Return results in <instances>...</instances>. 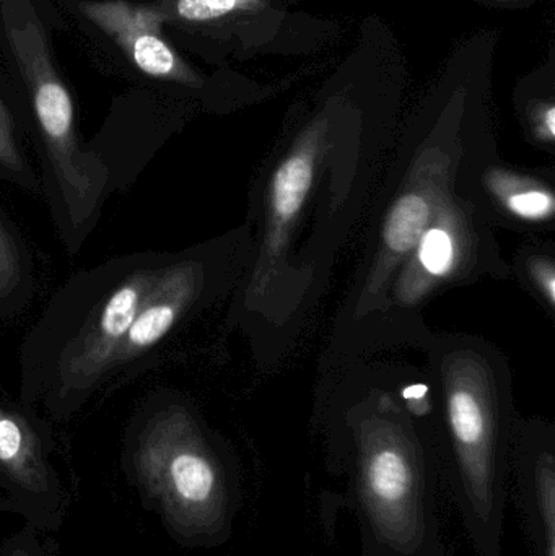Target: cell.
<instances>
[{"mask_svg":"<svg viewBox=\"0 0 555 556\" xmlns=\"http://www.w3.org/2000/svg\"><path fill=\"white\" fill-rule=\"evenodd\" d=\"M173 257L124 254L65 281L23 339V405L67 417L104 388L121 342Z\"/></svg>","mask_w":555,"mask_h":556,"instance_id":"obj_1","label":"cell"},{"mask_svg":"<svg viewBox=\"0 0 555 556\" xmlns=\"http://www.w3.org/2000/svg\"><path fill=\"white\" fill-rule=\"evenodd\" d=\"M7 36L31 101L41 159V194L68 256H77L114 191L104 160L85 149L74 103L52 65L45 33L25 0H5Z\"/></svg>","mask_w":555,"mask_h":556,"instance_id":"obj_2","label":"cell"},{"mask_svg":"<svg viewBox=\"0 0 555 556\" xmlns=\"http://www.w3.org/2000/svg\"><path fill=\"white\" fill-rule=\"evenodd\" d=\"M134 464L143 485L172 511L201 508L214 493V467L198 446L191 417L179 405H162L146 415Z\"/></svg>","mask_w":555,"mask_h":556,"instance_id":"obj_3","label":"cell"},{"mask_svg":"<svg viewBox=\"0 0 555 556\" xmlns=\"http://www.w3.org/2000/svg\"><path fill=\"white\" fill-rule=\"evenodd\" d=\"M207 283L198 257L175 254L121 342L110 381L159 349L201 300Z\"/></svg>","mask_w":555,"mask_h":556,"instance_id":"obj_4","label":"cell"},{"mask_svg":"<svg viewBox=\"0 0 555 556\" xmlns=\"http://www.w3.org/2000/svg\"><path fill=\"white\" fill-rule=\"evenodd\" d=\"M81 13L111 36L143 74L194 84L192 72L162 35L159 10L126 0L81 3Z\"/></svg>","mask_w":555,"mask_h":556,"instance_id":"obj_5","label":"cell"},{"mask_svg":"<svg viewBox=\"0 0 555 556\" xmlns=\"http://www.w3.org/2000/svg\"><path fill=\"white\" fill-rule=\"evenodd\" d=\"M316 153L318 136H310L274 173L269 191L270 247H280L287 228L305 204L315 178Z\"/></svg>","mask_w":555,"mask_h":556,"instance_id":"obj_6","label":"cell"},{"mask_svg":"<svg viewBox=\"0 0 555 556\" xmlns=\"http://www.w3.org/2000/svg\"><path fill=\"white\" fill-rule=\"evenodd\" d=\"M0 467L29 492L48 490L42 443L31 420L0 401Z\"/></svg>","mask_w":555,"mask_h":556,"instance_id":"obj_7","label":"cell"},{"mask_svg":"<svg viewBox=\"0 0 555 556\" xmlns=\"http://www.w3.org/2000/svg\"><path fill=\"white\" fill-rule=\"evenodd\" d=\"M31 254L15 225L0 211V320L16 319L31 303Z\"/></svg>","mask_w":555,"mask_h":556,"instance_id":"obj_8","label":"cell"},{"mask_svg":"<svg viewBox=\"0 0 555 556\" xmlns=\"http://www.w3.org/2000/svg\"><path fill=\"white\" fill-rule=\"evenodd\" d=\"M416 248V280L409 281L403 291L407 300L419 296L430 283L449 277L458 266L463 240L455 218L450 214L432 218Z\"/></svg>","mask_w":555,"mask_h":556,"instance_id":"obj_9","label":"cell"},{"mask_svg":"<svg viewBox=\"0 0 555 556\" xmlns=\"http://www.w3.org/2000/svg\"><path fill=\"white\" fill-rule=\"evenodd\" d=\"M433 208L422 191H407L394 202L384 224L383 243L388 257L398 260L414 250L432 222Z\"/></svg>","mask_w":555,"mask_h":556,"instance_id":"obj_10","label":"cell"},{"mask_svg":"<svg viewBox=\"0 0 555 556\" xmlns=\"http://www.w3.org/2000/svg\"><path fill=\"white\" fill-rule=\"evenodd\" d=\"M0 181L22 189L28 194H41L38 172L23 150L18 127L12 114L0 100Z\"/></svg>","mask_w":555,"mask_h":556,"instance_id":"obj_11","label":"cell"},{"mask_svg":"<svg viewBox=\"0 0 555 556\" xmlns=\"http://www.w3.org/2000/svg\"><path fill=\"white\" fill-rule=\"evenodd\" d=\"M492 189L521 220L544 222L554 215V195L543 186L501 173L492 178Z\"/></svg>","mask_w":555,"mask_h":556,"instance_id":"obj_12","label":"cell"},{"mask_svg":"<svg viewBox=\"0 0 555 556\" xmlns=\"http://www.w3.org/2000/svg\"><path fill=\"white\" fill-rule=\"evenodd\" d=\"M449 415L459 443L476 446L485 433V412L478 384L468 379L449 382Z\"/></svg>","mask_w":555,"mask_h":556,"instance_id":"obj_13","label":"cell"},{"mask_svg":"<svg viewBox=\"0 0 555 556\" xmlns=\"http://www.w3.org/2000/svg\"><path fill=\"white\" fill-rule=\"evenodd\" d=\"M370 477L371 486L377 495L390 500V502L401 498L409 483L406 464H404L403 457L394 451H383L375 457L371 463Z\"/></svg>","mask_w":555,"mask_h":556,"instance_id":"obj_14","label":"cell"},{"mask_svg":"<svg viewBox=\"0 0 555 556\" xmlns=\"http://www.w3.org/2000/svg\"><path fill=\"white\" fill-rule=\"evenodd\" d=\"M261 0H176L175 15L185 22L202 23L254 9Z\"/></svg>","mask_w":555,"mask_h":556,"instance_id":"obj_15","label":"cell"},{"mask_svg":"<svg viewBox=\"0 0 555 556\" xmlns=\"http://www.w3.org/2000/svg\"><path fill=\"white\" fill-rule=\"evenodd\" d=\"M531 273H533L534 280H537L538 287L540 290L546 294L547 301L551 304H554L555 301V273H554V264L547 260H540L537 263H533V267H531Z\"/></svg>","mask_w":555,"mask_h":556,"instance_id":"obj_16","label":"cell"},{"mask_svg":"<svg viewBox=\"0 0 555 556\" xmlns=\"http://www.w3.org/2000/svg\"><path fill=\"white\" fill-rule=\"evenodd\" d=\"M537 129L541 139L553 142L555 137V108L554 104H546L541 108L537 117Z\"/></svg>","mask_w":555,"mask_h":556,"instance_id":"obj_17","label":"cell"},{"mask_svg":"<svg viewBox=\"0 0 555 556\" xmlns=\"http://www.w3.org/2000/svg\"><path fill=\"white\" fill-rule=\"evenodd\" d=\"M424 394H427V386L424 384L411 386L404 391V397L406 399H420Z\"/></svg>","mask_w":555,"mask_h":556,"instance_id":"obj_18","label":"cell"},{"mask_svg":"<svg viewBox=\"0 0 555 556\" xmlns=\"http://www.w3.org/2000/svg\"><path fill=\"white\" fill-rule=\"evenodd\" d=\"M12 556H28L25 554V552H15V554H13Z\"/></svg>","mask_w":555,"mask_h":556,"instance_id":"obj_19","label":"cell"}]
</instances>
